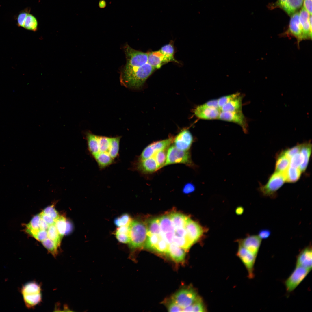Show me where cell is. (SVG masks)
Segmentation results:
<instances>
[{
    "label": "cell",
    "mask_w": 312,
    "mask_h": 312,
    "mask_svg": "<svg viewBox=\"0 0 312 312\" xmlns=\"http://www.w3.org/2000/svg\"><path fill=\"white\" fill-rule=\"evenodd\" d=\"M198 297L194 289L186 288L176 292L172 296V300L183 309L191 305Z\"/></svg>",
    "instance_id": "10"
},
{
    "label": "cell",
    "mask_w": 312,
    "mask_h": 312,
    "mask_svg": "<svg viewBox=\"0 0 312 312\" xmlns=\"http://www.w3.org/2000/svg\"><path fill=\"white\" fill-rule=\"evenodd\" d=\"M132 220L130 216L127 213H124L119 217L116 218L114 222L118 227L129 226Z\"/></svg>",
    "instance_id": "39"
},
{
    "label": "cell",
    "mask_w": 312,
    "mask_h": 312,
    "mask_svg": "<svg viewBox=\"0 0 312 312\" xmlns=\"http://www.w3.org/2000/svg\"><path fill=\"white\" fill-rule=\"evenodd\" d=\"M47 237L53 241L59 247L62 238L54 224L50 225L47 230Z\"/></svg>",
    "instance_id": "34"
},
{
    "label": "cell",
    "mask_w": 312,
    "mask_h": 312,
    "mask_svg": "<svg viewBox=\"0 0 312 312\" xmlns=\"http://www.w3.org/2000/svg\"><path fill=\"white\" fill-rule=\"evenodd\" d=\"M42 212L44 214L51 217L55 220L60 216L53 205L47 207L43 210Z\"/></svg>",
    "instance_id": "43"
},
{
    "label": "cell",
    "mask_w": 312,
    "mask_h": 312,
    "mask_svg": "<svg viewBox=\"0 0 312 312\" xmlns=\"http://www.w3.org/2000/svg\"><path fill=\"white\" fill-rule=\"evenodd\" d=\"M197 107L200 108L207 107H213L219 108L218 104V99H214L209 100L208 101L205 102L203 104L198 105Z\"/></svg>",
    "instance_id": "47"
},
{
    "label": "cell",
    "mask_w": 312,
    "mask_h": 312,
    "mask_svg": "<svg viewBox=\"0 0 312 312\" xmlns=\"http://www.w3.org/2000/svg\"><path fill=\"white\" fill-rule=\"evenodd\" d=\"M55 225L58 233L62 238L66 233V218L62 216H60L55 220Z\"/></svg>",
    "instance_id": "38"
},
{
    "label": "cell",
    "mask_w": 312,
    "mask_h": 312,
    "mask_svg": "<svg viewBox=\"0 0 312 312\" xmlns=\"http://www.w3.org/2000/svg\"><path fill=\"white\" fill-rule=\"evenodd\" d=\"M116 237L120 242L129 243L130 240L129 225L118 227L115 232Z\"/></svg>",
    "instance_id": "28"
},
{
    "label": "cell",
    "mask_w": 312,
    "mask_h": 312,
    "mask_svg": "<svg viewBox=\"0 0 312 312\" xmlns=\"http://www.w3.org/2000/svg\"><path fill=\"white\" fill-rule=\"evenodd\" d=\"M240 94L237 92L219 98L218 99V104L219 108L221 109L222 107L225 104L229 102L233 99L236 97Z\"/></svg>",
    "instance_id": "42"
},
{
    "label": "cell",
    "mask_w": 312,
    "mask_h": 312,
    "mask_svg": "<svg viewBox=\"0 0 312 312\" xmlns=\"http://www.w3.org/2000/svg\"><path fill=\"white\" fill-rule=\"evenodd\" d=\"M136 167L138 171L144 174L152 173L159 169L158 164L153 156L138 160Z\"/></svg>",
    "instance_id": "21"
},
{
    "label": "cell",
    "mask_w": 312,
    "mask_h": 312,
    "mask_svg": "<svg viewBox=\"0 0 312 312\" xmlns=\"http://www.w3.org/2000/svg\"><path fill=\"white\" fill-rule=\"evenodd\" d=\"M40 219V214L34 216L30 222L25 225V232L29 234L40 229L39 222Z\"/></svg>",
    "instance_id": "33"
},
{
    "label": "cell",
    "mask_w": 312,
    "mask_h": 312,
    "mask_svg": "<svg viewBox=\"0 0 312 312\" xmlns=\"http://www.w3.org/2000/svg\"><path fill=\"white\" fill-rule=\"evenodd\" d=\"M88 151L102 169L113 164L119 155L120 136L98 135L90 131L85 134Z\"/></svg>",
    "instance_id": "1"
},
{
    "label": "cell",
    "mask_w": 312,
    "mask_h": 312,
    "mask_svg": "<svg viewBox=\"0 0 312 312\" xmlns=\"http://www.w3.org/2000/svg\"><path fill=\"white\" fill-rule=\"evenodd\" d=\"M311 151V145L310 143L302 144L300 151L302 161L299 167V169L301 172L304 171L307 167Z\"/></svg>",
    "instance_id": "24"
},
{
    "label": "cell",
    "mask_w": 312,
    "mask_h": 312,
    "mask_svg": "<svg viewBox=\"0 0 312 312\" xmlns=\"http://www.w3.org/2000/svg\"><path fill=\"white\" fill-rule=\"evenodd\" d=\"M167 309L169 312H182L183 309L172 300L168 304Z\"/></svg>",
    "instance_id": "48"
},
{
    "label": "cell",
    "mask_w": 312,
    "mask_h": 312,
    "mask_svg": "<svg viewBox=\"0 0 312 312\" xmlns=\"http://www.w3.org/2000/svg\"><path fill=\"white\" fill-rule=\"evenodd\" d=\"M173 141L172 137L153 142L147 146L142 152L138 160H142L152 157L157 152L166 149Z\"/></svg>",
    "instance_id": "12"
},
{
    "label": "cell",
    "mask_w": 312,
    "mask_h": 312,
    "mask_svg": "<svg viewBox=\"0 0 312 312\" xmlns=\"http://www.w3.org/2000/svg\"><path fill=\"white\" fill-rule=\"evenodd\" d=\"M303 2V0H277L275 5L291 16L302 6Z\"/></svg>",
    "instance_id": "19"
},
{
    "label": "cell",
    "mask_w": 312,
    "mask_h": 312,
    "mask_svg": "<svg viewBox=\"0 0 312 312\" xmlns=\"http://www.w3.org/2000/svg\"><path fill=\"white\" fill-rule=\"evenodd\" d=\"M237 254L246 268L248 277L250 279L254 278V265L257 256L240 245Z\"/></svg>",
    "instance_id": "11"
},
{
    "label": "cell",
    "mask_w": 312,
    "mask_h": 312,
    "mask_svg": "<svg viewBox=\"0 0 312 312\" xmlns=\"http://www.w3.org/2000/svg\"><path fill=\"white\" fill-rule=\"evenodd\" d=\"M147 227V234L159 235L160 229L159 218H153L148 222Z\"/></svg>",
    "instance_id": "37"
},
{
    "label": "cell",
    "mask_w": 312,
    "mask_h": 312,
    "mask_svg": "<svg viewBox=\"0 0 312 312\" xmlns=\"http://www.w3.org/2000/svg\"><path fill=\"white\" fill-rule=\"evenodd\" d=\"M271 231L268 229L261 230L259 231L258 236L262 239L268 238L271 235Z\"/></svg>",
    "instance_id": "51"
},
{
    "label": "cell",
    "mask_w": 312,
    "mask_h": 312,
    "mask_svg": "<svg viewBox=\"0 0 312 312\" xmlns=\"http://www.w3.org/2000/svg\"><path fill=\"white\" fill-rule=\"evenodd\" d=\"M124 50L126 63L122 69L127 70L141 66L148 62V53L135 50L126 44Z\"/></svg>",
    "instance_id": "5"
},
{
    "label": "cell",
    "mask_w": 312,
    "mask_h": 312,
    "mask_svg": "<svg viewBox=\"0 0 312 312\" xmlns=\"http://www.w3.org/2000/svg\"><path fill=\"white\" fill-rule=\"evenodd\" d=\"M301 171L299 168L289 166L284 172L285 181L288 183H294L300 178Z\"/></svg>",
    "instance_id": "30"
},
{
    "label": "cell",
    "mask_w": 312,
    "mask_h": 312,
    "mask_svg": "<svg viewBox=\"0 0 312 312\" xmlns=\"http://www.w3.org/2000/svg\"><path fill=\"white\" fill-rule=\"evenodd\" d=\"M280 36L294 37L297 40V44L299 47L300 42L305 40L302 25L299 19V12H296L291 15L287 29L280 34Z\"/></svg>",
    "instance_id": "7"
},
{
    "label": "cell",
    "mask_w": 312,
    "mask_h": 312,
    "mask_svg": "<svg viewBox=\"0 0 312 312\" xmlns=\"http://www.w3.org/2000/svg\"><path fill=\"white\" fill-rule=\"evenodd\" d=\"M193 141V137L187 130H184L177 135L174 140L175 146L177 149L187 151L190 148Z\"/></svg>",
    "instance_id": "15"
},
{
    "label": "cell",
    "mask_w": 312,
    "mask_h": 312,
    "mask_svg": "<svg viewBox=\"0 0 312 312\" xmlns=\"http://www.w3.org/2000/svg\"><path fill=\"white\" fill-rule=\"evenodd\" d=\"M206 309L202 299L199 296L190 305L183 309V312H205Z\"/></svg>",
    "instance_id": "32"
},
{
    "label": "cell",
    "mask_w": 312,
    "mask_h": 312,
    "mask_svg": "<svg viewBox=\"0 0 312 312\" xmlns=\"http://www.w3.org/2000/svg\"><path fill=\"white\" fill-rule=\"evenodd\" d=\"M40 218L42 219L49 226L54 224L55 220L51 217L43 213L42 212L40 213Z\"/></svg>",
    "instance_id": "50"
},
{
    "label": "cell",
    "mask_w": 312,
    "mask_h": 312,
    "mask_svg": "<svg viewBox=\"0 0 312 312\" xmlns=\"http://www.w3.org/2000/svg\"><path fill=\"white\" fill-rule=\"evenodd\" d=\"M155 69L148 63L127 70H122L120 76L121 84L131 89L141 87Z\"/></svg>",
    "instance_id": "2"
},
{
    "label": "cell",
    "mask_w": 312,
    "mask_h": 312,
    "mask_svg": "<svg viewBox=\"0 0 312 312\" xmlns=\"http://www.w3.org/2000/svg\"><path fill=\"white\" fill-rule=\"evenodd\" d=\"M166 150V149L159 151L153 156L156 161L159 169L164 166L165 163L167 155Z\"/></svg>",
    "instance_id": "40"
},
{
    "label": "cell",
    "mask_w": 312,
    "mask_h": 312,
    "mask_svg": "<svg viewBox=\"0 0 312 312\" xmlns=\"http://www.w3.org/2000/svg\"><path fill=\"white\" fill-rule=\"evenodd\" d=\"M130 247L136 248L144 245L147 236V225L143 222L134 220L129 225Z\"/></svg>",
    "instance_id": "3"
},
{
    "label": "cell",
    "mask_w": 312,
    "mask_h": 312,
    "mask_svg": "<svg viewBox=\"0 0 312 312\" xmlns=\"http://www.w3.org/2000/svg\"><path fill=\"white\" fill-rule=\"evenodd\" d=\"M28 13L24 12L20 14L18 18V25L23 27L24 22L26 17Z\"/></svg>",
    "instance_id": "52"
},
{
    "label": "cell",
    "mask_w": 312,
    "mask_h": 312,
    "mask_svg": "<svg viewBox=\"0 0 312 312\" xmlns=\"http://www.w3.org/2000/svg\"><path fill=\"white\" fill-rule=\"evenodd\" d=\"M194 185L191 183H188L184 185L183 188V192L185 194H188L192 193L195 190Z\"/></svg>",
    "instance_id": "49"
},
{
    "label": "cell",
    "mask_w": 312,
    "mask_h": 312,
    "mask_svg": "<svg viewBox=\"0 0 312 312\" xmlns=\"http://www.w3.org/2000/svg\"><path fill=\"white\" fill-rule=\"evenodd\" d=\"M38 26V22L36 18L33 15L28 13L24 22L23 28L36 31L37 29Z\"/></svg>",
    "instance_id": "36"
},
{
    "label": "cell",
    "mask_w": 312,
    "mask_h": 312,
    "mask_svg": "<svg viewBox=\"0 0 312 312\" xmlns=\"http://www.w3.org/2000/svg\"><path fill=\"white\" fill-rule=\"evenodd\" d=\"M49 226L42 219L40 218L39 222V226L40 229L47 231Z\"/></svg>",
    "instance_id": "54"
},
{
    "label": "cell",
    "mask_w": 312,
    "mask_h": 312,
    "mask_svg": "<svg viewBox=\"0 0 312 312\" xmlns=\"http://www.w3.org/2000/svg\"><path fill=\"white\" fill-rule=\"evenodd\" d=\"M159 51L164 56L166 63L170 62H178L174 58V49L171 43L163 46Z\"/></svg>",
    "instance_id": "31"
},
{
    "label": "cell",
    "mask_w": 312,
    "mask_h": 312,
    "mask_svg": "<svg viewBox=\"0 0 312 312\" xmlns=\"http://www.w3.org/2000/svg\"><path fill=\"white\" fill-rule=\"evenodd\" d=\"M174 226L177 228H185L189 217L179 213H172L168 214Z\"/></svg>",
    "instance_id": "27"
},
{
    "label": "cell",
    "mask_w": 312,
    "mask_h": 312,
    "mask_svg": "<svg viewBox=\"0 0 312 312\" xmlns=\"http://www.w3.org/2000/svg\"><path fill=\"white\" fill-rule=\"evenodd\" d=\"M285 181L284 173L275 172L270 176L266 184L260 187V191L264 196L274 197L277 190Z\"/></svg>",
    "instance_id": "6"
},
{
    "label": "cell",
    "mask_w": 312,
    "mask_h": 312,
    "mask_svg": "<svg viewBox=\"0 0 312 312\" xmlns=\"http://www.w3.org/2000/svg\"><path fill=\"white\" fill-rule=\"evenodd\" d=\"M261 239L257 235L249 236L239 240V245L257 256L261 242Z\"/></svg>",
    "instance_id": "18"
},
{
    "label": "cell",
    "mask_w": 312,
    "mask_h": 312,
    "mask_svg": "<svg viewBox=\"0 0 312 312\" xmlns=\"http://www.w3.org/2000/svg\"><path fill=\"white\" fill-rule=\"evenodd\" d=\"M25 304L28 308L34 307L42 300L41 289L35 282H30L23 285L21 289Z\"/></svg>",
    "instance_id": "4"
},
{
    "label": "cell",
    "mask_w": 312,
    "mask_h": 312,
    "mask_svg": "<svg viewBox=\"0 0 312 312\" xmlns=\"http://www.w3.org/2000/svg\"><path fill=\"white\" fill-rule=\"evenodd\" d=\"M187 238L192 245L201 238L204 233L203 228L197 222L188 218L185 226Z\"/></svg>",
    "instance_id": "14"
},
{
    "label": "cell",
    "mask_w": 312,
    "mask_h": 312,
    "mask_svg": "<svg viewBox=\"0 0 312 312\" xmlns=\"http://www.w3.org/2000/svg\"><path fill=\"white\" fill-rule=\"evenodd\" d=\"M303 7L312 15V0H303Z\"/></svg>",
    "instance_id": "53"
},
{
    "label": "cell",
    "mask_w": 312,
    "mask_h": 312,
    "mask_svg": "<svg viewBox=\"0 0 312 312\" xmlns=\"http://www.w3.org/2000/svg\"><path fill=\"white\" fill-rule=\"evenodd\" d=\"M296 266L301 267L311 271L312 268V250L311 244L304 248L296 257Z\"/></svg>",
    "instance_id": "17"
},
{
    "label": "cell",
    "mask_w": 312,
    "mask_h": 312,
    "mask_svg": "<svg viewBox=\"0 0 312 312\" xmlns=\"http://www.w3.org/2000/svg\"><path fill=\"white\" fill-rule=\"evenodd\" d=\"M106 3L104 0H101L99 1V6L100 8H104L106 6Z\"/></svg>",
    "instance_id": "56"
},
{
    "label": "cell",
    "mask_w": 312,
    "mask_h": 312,
    "mask_svg": "<svg viewBox=\"0 0 312 312\" xmlns=\"http://www.w3.org/2000/svg\"><path fill=\"white\" fill-rule=\"evenodd\" d=\"M302 159L299 153L293 155L290 159V166L298 168L302 162Z\"/></svg>",
    "instance_id": "44"
},
{
    "label": "cell",
    "mask_w": 312,
    "mask_h": 312,
    "mask_svg": "<svg viewBox=\"0 0 312 312\" xmlns=\"http://www.w3.org/2000/svg\"><path fill=\"white\" fill-rule=\"evenodd\" d=\"M218 119L236 123L242 128L244 132H247L248 125L242 110L221 111Z\"/></svg>",
    "instance_id": "13"
},
{
    "label": "cell",
    "mask_w": 312,
    "mask_h": 312,
    "mask_svg": "<svg viewBox=\"0 0 312 312\" xmlns=\"http://www.w3.org/2000/svg\"><path fill=\"white\" fill-rule=\"evenodd\" d=\"M71 226L69 222L66 221V229L65 233L69 232L71 229Z\"/></svg>",
    "instance_id": "57"
},
{
    "label": "cell",
    "mask_w": 312,
    "mask_h": 312,
    "mask_svg": "<svg viewBox=\"0 0 312 312\" xmlns=\"http://www.w3.org/2000/svg\"><path fill=\"white\" fill-rule=\"evenodd\" d=\"M244 211V208L242 207H239L236 209V213L238 215H241L242 214Z\"/></svg>",
    "instance_id": "55"
},
{
    "label": "cell",
    "mask_w": 312,
    "mask_h": 312,
    "mask_svg": "<svg viewBox=\"0 0 312 312\" xmlns=\"http://www.w3.org/2000/svg\"><path fill=\"white\" fill-rule=\"evenodd\" d=\"M221 111L219 108L207 107L200 108L197 107L194 110L195 115L198 118L204 120L218 119Z\"/></svg>",
    "instance_id": "20"
},
{
    "label": "cell",
    "mask_w": 312,
    "mask_h": 312,
    "mask_svg": "<svg viewBox=\"0 0 312 312\" xmlns=\"http://www.w3.org/2000/svg\"><path fill=\"white\" fill-rule=\"evenodd\" d=\"M148 62L155 69L159 68L166 63L164 56L159 50L148 53Z\"/></svg>",
    "instance_id": "23"
},
{
    "label": "cell",
    "mask_w": 312,
    "mask_h": 312,
    "mask_svg": "<svg viewBox=\"0 0 312 312\" xmlns=\"http://www.w3.org/2000/svg\"><path fill=\"white\" fill-rule=\"evenodd\" d=\"M243 96L241 94L224 105L221 111H233L242 110Z\"/></svg>",
    "instance_id": "25"
},
{
    "label": "cell",
    "mask_w": 312,
    "mask_h": 312,
    "mask_svg": "<svg viewBox=\"0 0 312 312\" xmlns=\"http://www.w3.org/2000/svg\"><path fill=\"white\" fill-rule=\"evenodd\" d=\"M302 144L298 145L288 149L283 153L290 159L292 157L300 151Z\"/></svg>",
    "instance_id": "46"
},
{
    "label": "cell",
    "mask_w": 312,
    "mask_h": 312,
    "mask_svg": "<svg viewBox=\"0 0 312 312\" xmlns=\"http://www.w3.org/2000/svg\"><path fill=\"white\" fill-rule=\"evenodd\" d=\"M177 163L184 164L190 166L193 165L189 152L180 150L175 146H172L168 150L164 166Z\"/></svg>",
    "instance_id": "8"
},
{
    "label": "cell",
    "mask_w": 312,
    "mask_h": 312,
    "mask_svg": "<svg viewBox=\"0 0 312 312\" xmlns=\"http://www.w3.org/2000/svg\"><path fill=\"white\" fill-rule=\"evenodd\" d=\"M299 19L305 40L312 39V15L302 7L299 12Z\"/></svg>",
    "instance_id": "16"
},
{
    "label": "cell",
    "mask_w": 312,
    "mask_h": 312,
    "mask_svg": "<svg viewBox=\"0 0 312 312\" xmlns=\"http://www.w3.org/2000/svg\"><path fill=\"white\" fill-rule=\"evenodd\" d=\"M159 218L161 233L174 231V227L169 215L163 216Z\"/></svg>",
    "instance_id": "26"
},
{
    "label": "cell",
    "mask_w": 312,
    "mask_h": 312,
    "mask_svg": "<svg viewBox=\"0 0 312 312\" xmlns=\"http://www.w3.org/2000/svg\"><path fill=\"white\" fill-rule=\"evenodd\" d=\"M41 242L44 247L54 257L57 256L59 247L53 241L47 237Z\"/></svg>",
    "instance_id": "35"
},
{
    "label": "cell",
    "mask_w": 312,
    "mask_h": 312,
    "mask_svg": "<svg viewBox=\"0 0 312 312\" xmlns=\"http://www.w3.org/2000/svg\"><path fill=\"white\" fill-rule=\"evenodd\" d=\"M31 236L36 240L42 242L47 237V231L40 229L33 233Z\"/></svg>",
    "instance_id": "45"
},
{
    "label": "cell",
    "mask_w": 312,
    "mask_h": 312,
    "mask_svg": "<svg viewBox=\"0 0 312 312\" xmlns=\"http://www.w3.org/2000/svg\"><path fill=\"white\" fill-rule=\"evenodd\" d=\"M311 270L305 268L296 266L289 277L285 280L284 285L287 292L293 291L302 282Z\"/></svg>",
    "instance_id": "9"
},
{
    "label": "cell",
    "mask_w": 312,
    "mask_h": 312,
    "mask_svg": "<svg viewBox=\"0 0 312 312\" xmlns=\"http://www.w3.org/2000/svg\"><path fill=\"white\" fill-rule=\"evenodd\" d=\"M185 251L174 243H172L169 245L167 254L174 261L177 263H181L184 261Z\"/></svg>",
    "instance_id": "22"
},
{
    "label": "cell",
    "mask_w": 312,
    "mask_h": 312,
    "mask_svg": "<svg viewBox=\"0 0 312 312\" xmlns=\"http://www.w3.org/2000/svg\"><path fill=\"white\" fill-rule=\"evenodd\" d=\"M169 245L161 237L154 250L161 253L167 254Z\"/></svg>",
    "instance_id": "41"
},
{
    "label": "cell",
    "mask_w": 312,
    "mask_h": 312,
    "mask_svg": "<svg viewBox=\"0 0 312 312\" xmlns=\"http://www.w3.org/2000/svg\"><path fill=\"white\" fill-rule=\"evenodd\" d=\"M290 159L283 153L278 158L275 165L276 172L284 173L289 166Z\"/></svg>",
    "instance_id": "29"
}]
</instances>
